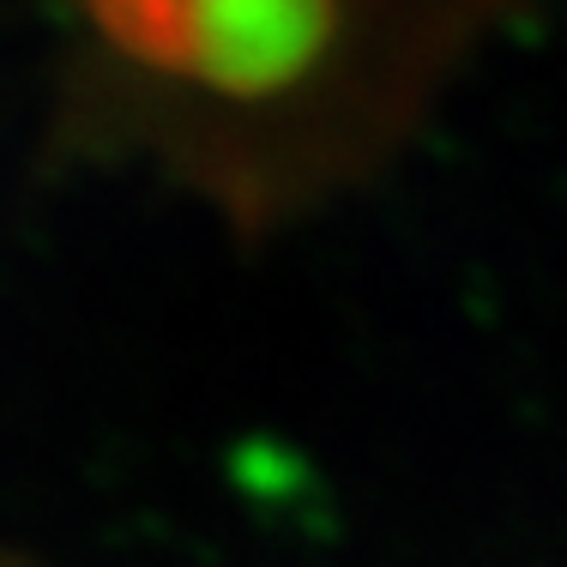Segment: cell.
Wrapping results in <instances>:
<instances>
[{"instance_id":"1","label":"cell","mask_w":567,"mask_h":567,"mask_svg":"<svg viewBox=\"0 0 567 567\" xmlns=\"http://www.w3.org/2000/svg\"><path fill=\"white\" fill-rule=\"evenodd\" d=\"M502 0H73L66 115L241 224L362 175Z\"/></svg>"}]
</instances>
